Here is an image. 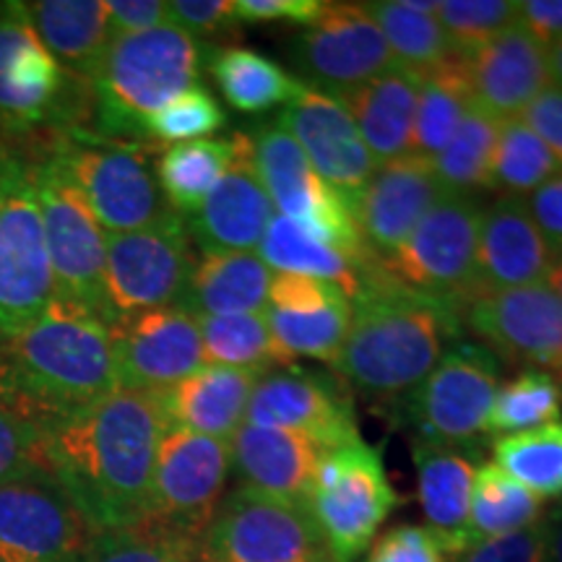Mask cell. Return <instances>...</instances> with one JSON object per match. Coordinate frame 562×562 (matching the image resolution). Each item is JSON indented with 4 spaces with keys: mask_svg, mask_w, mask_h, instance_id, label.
<instances>
[{
    "mask_svg": "<svg viewBox=\"0 0 562 562\" xmlns=\"http://www.w3.org/2000/svg\"><path fill=\"white\" fill-rule=\"evenodd\" d=\"M364 562H446V558L425 526L404 524L375 539Z\"/></svg>",
    "mask_w": 562,
    "mask_h": 562,
    "instance_id": "f907efd6",
    "label": "cell"
},
{
    "mask_svg": "<svg viewBox=\"0 0 562 562\" xmlns=\"http://www.w3.org/2000/svg\"><path fill=\"white\" fill-rule=\"evenodd\" d=\"M518 24L550 50L562 40V0H518Z\"/></svg>",
    "mask_w": 562,
    "mask_h": 562,
    "instance_id": "9f6ffc18",
    "label": "cell"
},
{
    "mask_svg": "<svg viewBox=\"0 0 562 562\" xmlns=\"http://www.w3.org/2000/svg\"><path fill=\"white\" fill-rule=\"evenodd\" d=\"M193 263L191 235L180 214L154 227L108 235L104 300L110 323L159 307H180Z\"/></svg>",
    "mask_w": 562,
    "mask_h": 562,
    "instance_id": "5bb4252c",
    "label": "cell"
},
{
    "mask_svg": "<svg viewBox=\"0 0 562 562\" xmlns=\"http://www.w3.org/2000/svg\"><path fill=\"white\" fill-rule=\"evenodd\" d=\"M117 385L108 321L55 297L37 321L0 336V398L45 435Z\"/></svg>",
    "mask_w": 562,
    "mask_h": 562,
    "instance_id": "7a4b0ae2",
    "label": "cell"
},
{
    "mask_svg": "<svg viewBox=\"0 0 562 562\" xmlns=\"http://www.w3.org/2000/svg\"><path fill=\"white\" fill-rule=\"evenodd\" d=\"M472 100L495 121H513L550 87V58L521 24L469 55Z\"/></svg>",
    "mask_w": 562,
    "mask_h": 562,
    "instance_id": "484cf974",
    "label": "cell"
},
{
    "mask_svg": "<svg viewBox=\"0 0 562 562\" xmlns=\"http://www.w3.org/2000/svg\"><path fill=\"white\" fill-rule=\"evenodd\" d=\"M0 562H3V560H0Z\"/></svg>",
    "mask_w": 562,
    "mask_h": 562,
    "instance_id": "be15d7a7",
    "label": "cell"
},
{
    "mask_svg": "<svg viewBox=\"0 0 562 562\" xmlns=\"http://www.w3.org/2000/svg\"><path fill=\"white\" fill-rule=\"evenodd\" d=\"M544 558V516L529 529L508 537L484 539L456 554L448 562H542Z\"/></svg>",
    "mask_w": 562,
    "mask_h": 562,
    "instance_id": "681fc988",
    "label": "cell"
},
{
    "mask_svg": "<svg viewBox=\"0 0 562 562\" xmlns=\"http://www.w3.org/2000/svg\"><path fill=\"white\" fill-rule=\"evenodd\" d=\"M258 250H261L258 256L263 258V263L271 271L277 269L279 273H300V277L328 281V284L339 286L349 300L355 294H360L364 279L378 266V261L368 266V269L351 263L339 250L315 240L300 224H294L292 220L279 214H273L269 227H266V235L261 245H258Z\"/></svg>",
    "mask_w": 562,
    "mask_h": 562,
    "instance_id": "836d02e7",
    "label": "cell"
},
{
    "mask_svg": "<svg viewBox=\"0 0 562 562\" xmlns=\"http://www.w3.org/2000/svg\"><path fill=\"white\" fill-rule=\"evenodd\" d=\"M195 550L199 542L144 518L125 529L97 531L81 562H195Z\"/></svg>",
    "mask_w": 562,
    "mask_h": 562,
    "instance_id": "ee69618b",
    "label": "cell"
},
{
    "mask_svg": "<svg viewBox=\"0 0 562 562\" xmlns=\"http://www.w3.org/2000/svg\"><path fill=\"white\" fill-rule=\"evenodd\" d=\"M117 385L165 393L203 368L199 318L186 307H159L110 323Z\"/></svg>",
    "mask_w": 562,
    "mask_h": 562,
    "instance_id": "d6986e66",
    "label": "cell"
},
{
    "mask_svg": "<svg viewBox=\"0 0 562 562\" xmlns=\"http://www.w3.org/2000/svg\"><path fill=\"white\" fill-rule=\"evenodd\" d=\"M469 55H453L440 66L422 74L417 115H414L412 157L432 161L451 144L459 125L472 108Z\"/></svg>",
    "mask_w": 562,
    "mask_h": 562,
    "instance_id": "d6a6232c",
    "label": "cell"
},
{
    "mask_svg": "<svg viewBox=\"0 0 562 562\" xmlns=\"http://www.w3.org/2000/svg\"><path fill=\"white\" fill-rule=\"evenodd\" d=\"M94 537L53 474L0 484V560L81 562Z\"/></svg>",
    "mask_w": 562,
    "mask_h": 562,
    "instance_id": "ac0fdd59",
    "label": "cell"
},
{
    "mask_svg": "<svg viewBox=\"0 0 562 562\" xmlns=\"http://www.w3.org/2000/svg\"><path fill=\"white\" fill-rule=\"evenodd\" d=\"M229 453L232 472L240 482L237 487L307 508L315 469L326 448L300 432L243 425L229 440Z\"/></svg>",
    "mask_w": 562,
    "mask_h": 562,
    "instance_id": "83f0119b",
    "label": "cell"
},
{
    "mask_svg": "<svg viewBox=\"0 0 562 562\" xmlns=\"http://www.w3.org/2000/svg\"><path fill=\"white\" fill-rule=\"evenodd\" d=\"M279 125L297 140L318 178L355 206L378 165L344 102L302 81L297 97L281 112Z\"/></svg>",
    "mask_w": 562,
    "mask_h": 562,
    "instance_id": "44dd1931",
    "label": "cell"
},
{
    "mask_svg": "<svg viewBox=\"0 0 562 562\" xmlns=\"http://www.w3.org/2000/svg\"><path fill=\"white\" fill-rule=\"evenodd\" d=\"M286 60L307 87L336 100L396 66L364 3H328L323 16L286 45Z\"/></svg>",
    "mask_w": 562,
    "mask_h": 562,
    "instance_id": "2e32d148",
    "label": "cell"
},
{
    "mask_svg": "<svg viewBox=\"0 0 562 562\" xmlns=\"http://www.w3.org/2000/svg\"><path fill=\"white\" fill-rule=\"evenodd\" d=\"M271 277L258 252H203L193 263L180 307L193 315L263 313Z\"/></svg>",
    "mask_w": 562,
    "mask_h": 562,
    "instance_id": "4dcf8cb0",
    "label": "cell"
},
{
    "mask_svg": "<svg viewBox=\"0 0 562 562\" xmlns=\"http://www.w3.org/2000/svg\"><path fill=\"white\" fill-rule=\"evenodd\" d=\"M326 0H235V13L243 21H290L311 26L326 11Z\"/></svg>",
    "mask_w": 562,
    "mask_h": 562,
    "instance_id": "db71d44e",
    "label": "cell"
},
{
    "mask_svg": "<svg viewBox=\"0 0 562 562\" xmlns=\"http://www.w3.org/2000/svg\"><path fill=\"white\" fill-rule=\"evenodd\" d=\"M201 45L178 26L112 37L91 79L89 131L108 138L144 140L146 121L201 74Z\"/></svg>",
    "mask_w": 562,
    "mask_h": 562,
    "instance_id": "277c9868",
    "label": "cell"
},
{
    "mask_svg": "<svg viewBox=\"0 0 562 562\" xmlns=\"http://www.w3.org/2000/svg\"><path fill=\"white\" fill-rule=\"evenodd\" d=\"M482 203L476 195H442L381 269L406 290L461 307L474 294L476 235Z\"/></svg>",
    "mask_w": 562,
    "mask_h": 562,
    "instance_id": "4fadbf2b",
    "label": "cell"
},
{
    "mask_svg": "<svg viewBox=\"0 0 562 562\" xmlns=\"http://www.w3.org/2000/svg\"><path fill=\"white\" fill-rule=\"evenodd\" d=\"M201 328L203 364L269 372L294 362L273 339L263 313L195 315Z\"/></svg>",
    "mask_w": 562,
    "mask_h": 562,
    "instance_id": "8d00e7d4",
    "label": "cell"
},
{
    "mask_svg": "<svg viewBox=\"0 0 562 562\" xmlns=\"http://www.w3.org/2000/svg\"><path fill=\"white\" fill-rule=\"evenodd\" d=\"M544 284L550 286V290L558 294V300L562 302V256L552 258V266H550V271H547Z\"/></svg>",
    "mask_w": 562,
    "mask_h": 562,
    "instance_id": "91938a15",
    "label": "cell"
},
{
    "mask_svg": "<svg viewBox=\"0 0 562 562\" xmlns=\"http://www.w3.org/2000/svg\"><path fill=\"white\" fill-rule=\"evenodd\" d=\"M492 456L495 467L524 484L539 501H562V422L495 438Z\"/></svg>",
    "mask_w": 562,
    "mask_h": 562,
    "instance_id": "60d3db41",
    "label": "cell"
},
{
    "mask_svg": "<svg viewBox=\"0 0 562 562\" xmlns=\"http://www.w3.org/2000/svg\"><path fill=\"white\" fill-rule=\"evenodd\" d=\"M165 430L159 393L115 389L47 427L42 456L91 531L125 529L149 510Z\"/></svg>",
    "mask_w": 562,
    "mask_h": 562,
    "instance_id": "6da1fadb",
    "label": "cell"
},
{
    "mask_svg": "<svg viewBox=\"0 0 562 562\" xmlns=\"http://www.w3.org/2000/svg\"><path fill=\"white\" fill-rule=\"evenodd\" d=\"M547 58H550V81L562 89V40L547 50Z\"/></svg>",
    "mask_w": 562,
    "mask_h": 562,
    "instance_id": "680465c9",
    "label": "cell"
},
{
    "mask_svg": "<svg viewBox=\"0 0 562 562\" xmlns=\"http://www.w3.org/2000/svg\"><path fill=\"white\" fill-rule=\"evenodd\" d=\"M524 201L537 229L542 232L547 248L552 250V256H562V170Z\"/></svg>",
    "mask_w": 562,
    "mask_h": 562,
    "instance_id": "816d5d0a",
    "label": "cell"
},
{
    "mask_svg": "<svg viewBox=\"0 0 562 562\" xmlns=\"http://www.w3.org/2000/svg\"><path fill=\"white\" fill-rule=\"evenodd\" d=\"M30 157L34 191L45 224L47 252L55 277V292L60 300L76 302L108 321L104 300V261H108V232L94 220L87 201L63 172L58 159L47 149L42 133L21 138Z\"/></svg>",
    "mask_w": 562,
    "mask_h": 562,
    "instance_id": "ba28073f",
    "label": "cell"
},
{
    "mask_svg": "<svg viewBox=\"0 0 562 562\" xmlns=\"http://www.w3.org/2000/svg\"><path fill=\"white\" fill-rule=\"evenodd\" d=\"M419 87L422 74L396 63L339 100L349 110L375 165H389L409 154Z\"/></svg>",
    "mask_w": 562,
    "mask_h": 562,
    "instance_id": "f546056e",
    "label": "cell"
},
{
    "mask_svg": "<svg viewBox=\"0 0 562 562\" xmlns=\"http://www.w3.org/2000/svg\"><path fill=\"white\" fill-rule=\"evenodd\" d=\"M459 315L461 326L505 362L562 372V302L544 281L474 294Z\"/></svg>",
    "mask_w": 562,
    "mask_h": 562,
    "instance_id": "e0dca14e",
    "label": "cell"
},
{
    "mask_svg": "<svg viewBox=\"0 0 562 562\" xmlns=\"http://www.w3.org/2000/svg\"><path fill=\"white\" fill-rule=\"evenodd\" d=\"M26 9L34 32L53 58L91 83L112 42L102 0H37L26 3Z\"/></svg>",
    "mask_w": 562,
    "mask_h": 562,
    "instance_id": "1f68e13d",
    "label": "cell"
},
{
    "mask_svg": "<svg viewBox=\"0 0 562 562\" xmlns=\"http://www.w3.org/2000/svg\"><path fill=\"white\" fill-rule=\"evenodd\" d=\"M263 315L273 339L292 360L311 357L331 368L339 362L351 323V300L336 284L277 271Z\"/></svg>",
    "mask_w": 562,
    "mask_h": 562,
    "instance_id": "7402d4cb",
    "label": "cell"
},
{
    "mask_svg": "<svg viewBox=\"0 0 562 562\" xmlns=\"http://www.w3.org/2000/svg\"><path fill=\"white\" fill-rule=\"evenodd\" d=\"M435 19L463 55L487 45L518 21V0H442Z\"/></svg>",
    "mask_w": 562,
    "mask_h": 562,
    "instance_id": "f6af8a7d",
    "label": "cell"
},
{
    "mask_svg": "<svg viewBox=\"0 0 562 562\" xmlns=\"http://www.w3.org/2000/svg\"><path fill=\"white\" fill-rule=\"evenodd\" d=\"M232 154H235L232 136L188 140V144H175L159 151L154 175L175 214H193L209 199L216 182L227 172Z\"/></svg>",
    "mask_w": 562,
    "mask_h": 562,
    "instance_id": "d590c367",
    "label": "cell"
},
{
    "mask_svg": "<svg viewBox=\"0 0 562 562\" xmlns=\"http://www.w3.org/2000/svg\"><path fill=\"white\" fill-rule=\"evenodd\" d=\"M562 170L554 154L547 149L544 140L526 125L521 117L501 123L492 157L490 188H497L503 195H529L544 186Z\"/></svg>",
    "mask_w": 562,
    "mask_h": 562,
    "instance_id": "b9f144b4",
    "label": "cell"
},
{
    "mask_svg": "<svg viewBox=\"0 0 562 562\" xmlns=\"http://www.w3.org/2000/svg\"><path fill=\"white\" fill-rule=\"evenodd\" d=\"M442 195L432 161L406 154L378 167L351 206L368 250L378 258L391 256Z\"/></svg>",
    "mask_w": 562,
    "mask_h": 562,
    "instance_id": "cb8c5ba5",
    "label": "cell"
},
{
    "mask_svg": "<svg viewBox=\"0 0 562 562\" xmlns=\"http://www.w3.org/2000/svg\"><path fill=\"white\" fill-rule=\"evenodd\" d=\"M167 21L191 37H220L240 30L235 0H170Z\"/></svg>",
    "mask_w": 562,
    "mask_h": 562,
    "instance_id": "c3c4849f",
    "label": "cell"
},
{
    "mask_svg": "<svg viewBox=\"0 0 562 562\" xmlns=\"http://www.w3.org/2000/svg\"><path fill=\"white\" fill-rule=\"evenodd\" d=\"M258 378L261 372L203 364L191 378L159 393L167 425L206 438L232 440L245 425V412Z\"/></svg>",
    "mask_w": 562,
    "mask_h": 562,
    "instance_id": "f1b7e54d",
    "label": "cell"
},
{
    "mask_svg": "<svg viewBox=\"0 0 562 562\" xmlns=\"http://www.w3.org/2000/svg\"><path fill=\"white\" fill-rule=\"evenodd\" d=\"M521 121L544 140V146L562 165V89L547 87L542 94L521 112Z\"/></svg>",
    "mask_w": 562,
    "mask_h": 562,
    "instance_id": "11a10c76",
    "label": "cell"
},
{
    "mask_svg": "<svg viewBox=\"0 0 562 562\" xmlns=\"http://www.w3.org/2000/svg\"><path fill=\"white\" fill-rule=\"evenodd\" d=\"M501 389V364L482 344L456 341L430 375L406 396L404 419L419 442L476 446Z\"/></svg>",
    "mask_w": 562,
    "mask_h": 562,
    "instance_id": "7c38bea8",
    "label": "cell"
},
{
    "mask_svg": "<svg viewBox=\"0 0 562 562\" xmlns=\"http://www.w3.org/2000/svg\"><path fill=\"white\" fill-rule=\"evenodd\" d=\"M560 375H562V372H560Z\"/></svg>",
    "mask_w": 562,
    "mask_h": 562,
    "instance_id": "6125c7cd",
    "label": "cell"
},
{
    "mask_svg": "<svg viewBox=\"0 0 562 562\" xmlns=\"http://www.w3.org/2000/svg\"><path fill=\"white\" fill-rule=\"evenodd\" d=\"M50 474L42 456V432L0 398V484Z\"/></svg>",
    "mask_w": 562,
    "mask_h": 562,
    "instance_id": "7dc6e473",
    "label": "cell"
},
{
    "mask_svg": "<svg viewBox=\"0 0 562 562\" xmlns=\"http://www.w3.org/2000/svg\"><path fill=\"white\" fill-rule=\"evenodd\" d=\"M414 472H417V495L425 529L438 542L442 558L451 560L469 550V510H472L474 474L480 469L476 448L463 451L432 442H412Z\"/></svg>",
    "mask_w": 562,
    "mask_h": 562,
    "instance_id": "4316f807",
    "label": "cell"
},
{
    "mask_svg": "<svg viewBox=\"0 0 562 562\" xmlns=\"http://www.w3.org/2000/svg\"><path fill=\"white\" fill-rule=\"evenodd\" d=\"M542 562H562V503L544 513V558Z\"/></svg>",
    "mask_w": 562,
    "mask_h": 562,
    "instance_id": "6f0895ef",
    "label": "cell"
},
{
    "mask_svg": "<svg viewBox=\"0 0 562 562\" xmlns=\"http://www.w3.org/2000/svg\"><path fill=\"white\" fill-rule=\"evenodd\" d=\"M364 11L383 32L398 66L425 74L459 55L435 13L414 11L406 0H375L364 3Z\"/></svg>",
    "mask_w": 562,
    "mask_h": 562,
    "instance_id": "f35d334b",
    "label": "cell"
},
{
    "mask_svg": "<svg viewBox=\"0 0 562 562\" xmlns=\"http://www.w3.org/2000/svg\"><path fill=\"white\" fill-rule=\"evenodd\" d=\"M224 125V110L214 100L209 89L195 87L167 102L165 108L154 112L146 121V138L157 144H188V140H203Z\"/></svg>",
    "mask_w": 562,
    "mask_h": 562,
    "instance_id": "bcb514c9",
    "label": "cell"
},
{
    "mask_svg": "<svg viewBox=\"0 0 562 562\" xmlns=\"http://www.w3.org/2000/svg\"><path fill=\"white\" fill-rule=\"evenodd\" d=\"M245 425L300 432L326 451L360 435L347 389L297 364L269 370L258 378Z\"/></svg>",
    "mask_w": 562,
    "mask_h": 562,
    "instance_id": "ffe728a7",
    "label": "cell"
},
{
    "mask_svg": "<svg viewBox=\"0 0 562 562\" xmlns=\"http://www.w3.org/2000/svg\"><path fill=\"white\" fill-rule=\"evenodd\" d=\"M104 9L112 37H128L170 24L165 0H108Z\"/></svg>",
    "mask_w": 562,
    "mask_h": 562,
    "instance_id": "f5cc1de1",
    "label": "cell"
},
{
    "mask_svg": "<svg viewBox=\"0 0 562 562\" xmlns=\"http://www.w3.org/2000/svg\"><path fill=\"white\" fill-rule=\"evenodd\" d=\"M552 258L524 199L501 195L482 206L474 294L542 284Z\"/></svg>",
    "mask_w": 562,
    "mask_h": 562,
    "instance_id": "d4e9b609",
    "label": "cell"
},
{
    "mask_svg": "<svg viewBox=\"0 0 562 562\" xmlns=\"http://www.w3.org/2000/svg\"><path fill=\"white\" fill-rule=\"evenodd\" d=\"M497 131H501V121H495L476 104L469 108L451 144L432 159L435 178L442 193L474 195L482 188H490Z\"/></svg>",
    "mask_w": 562,
    "mask_h": 562,
    "instance_id": "ab89813d",
    "label": "cell"
},
{
    "mask_svg": "<svg viewBox=\"0 0 562 562\" xmlns=\"http://www.w3.org/2000/svg\"><path fill=\"white\" fill-rule=\"evenodd\" d=\"M558 383H560V393H562V375H560V381H558Z\"/></svg>",
    "mask_w": 562,
    "mask_h": 562,
    "instance_id": "94428289",
    "label": "cell"
},
{
    "mask_svg": "<svg viewBox=\"0 0 562 562\" xmlns=\"http://www.w3.org/2000/svg\"><path fill=\"white\" fill-rule=\"evenodd\" d=\"M209 74L232 108L243 115H258L277 104H290L302 81L292 79L277 60L250 47H220L209 60Z\"/></svg>",
    "mask_w": 562,
    "mask_h": 562,
    "instance_id": "e575fe53",
    "label": "cell"
},
{
    "mask_svg": "<svg viewBox=\"0 0 562 562\" xmlns=\"http://www.w3.org/2000/svg\"><path fill=\"white\" fill-rule=\"evenodd\" d=\"M232 138L235 154L227 172L186 220L188 235L203 252H252L273 220V203L252 159L250 133L237 131Z\"/></svg>",
    "mask_w": 562,
    "mask_h": 562,
    "instance_id": "603a6c76",
    "label": "cell"
},
{
    "mask_svg": "<svg viewBox=\"0 0 562 562\" xmlns=\"http://www.w3.org/2000/svg\"><path fill=\"white\" fill-rule=\"evenodd\" d=\"M398 495L378 448L362 435L328 448L315 469L307 513L334 562H357L396 510Z\"/></svg>",
    "mask_w": 562,
    "mask_h": 562,
    "instance_id": "9c48e42d",
    "label": "cell"
},
{
    "mask_svg": "<svg viewBox=\"0 0 562 562\" xmlns=\"http://www.w3.org/2000/svg\"><path fill=\"white\" fill-rule=\"evenodd\" d=\"M91 83L53 58L34 32L30 9L0 3V138L89 128Z\"/></svg>",
    "mask_w": 562,
    "mask_h": 562,
    "instance_id": "5b68a950",
    "label": "cell"
},
{
    "mask_svg": "<svg viewBox=\"0 0 562 562\" xmlns=\"http://www.w3.org/2000/svg\"><path fill=\"white\" fill-rule=\"evenodd\" d=\"M229 440L167 425L154 463L149 510L144 518L199 542L227 495Z\"/></svg>",
    "mask_w": 562,
    "mask_h": 562,
    "instance_id": "9a60e30c",
    "label": "cell"
},
{
    "mask_svg": "<svg viewBox=\"0 0 562 562\" xmlns=\"http://www.w3.org/2000/svg\"><path fill=\"white\" fill-rule=\"evenodd\" d=\"M250 140L258 178L279 216L300 224L307 235L339 250L351 263L368 269L378 261L362 240L355 211L328 182L318 178L290 133L279 123H269L252 131Z\"/></svg>",
    "mask_w": 562,
    "mask_h": 562,
    "instance_id": "30bf717a",
    "label": "cell"
},
{
    "mask_svg": "<svg viewBox=\"0 0 562 562\" xmlns=\"http://www.w3.org/2000/svg\"><path fill=\"white\" fill-rule=\"evenodd\" d=\"M459 331V307L396 284L378 261L351 297L349 334L334 368L344 383L372 398H406Z\"/></svg>",
    "mask_w": 562,
    "mask_h": 562,
    "instance_id": "3957f363",
    "label": "cell"
},
{
    "mask_svg": "<svg viewBox=\"0 0 562 562\" xmlns=\"http://www.w3.org/2000/svg\"><path fill=\"white\" fill-rule=\"evenodd\" d=\"M195 562H334L305 505L237 487L224 495Z\"/></svg>",
    "mask_w": 562,
    "mask_h": 562,
    "instance_id": "8fae6325",
    "label": "cell"
},
{
    "mask_svg": "<svg viewBox=\"0 0 562 562\" xmlns=\"http://www.w3.org/2000/svg\"><path fill=\"white\" fill-rule=\"evenodd\" d=\"M560 383L547 370H524L497 389L487 435H518L560 422Z\"/></svg>",
    "mask_w": 562,
    "mask_h": 562,
    "instance_id": "7bdbcfd3",
    "label": "cell"
},
{
    "mask_svg": "<svg viewBox=\"0 0 562 562\" xmlns=\"http://www.w3.org/2000/svg\"><path fill=\"white\" fill-rule=\"evenodd\" d=\"M544 516L542 501L495 463H480L469 510V542L508 537L539 524Z\"/></svg>",
    "mask_w": 562,
    "mask_h": 562,
    "instance_id": "74e56055",
    "label": "cell"
},
{
    "mask_svg": "<svg viewBox=\"0 0 562 562\" xmlns=\"http://www.w3.org/2000/svg\"><path fill=\"white\" fill-rule=\"evenodd\" d=\"M55 297L30 157L19 140L0 138V336L30 326Z\"/></svg>",
    "mask_w": 562,
    "mask_h": 562,
    "instance_id": "52a82bcc",
    "label": "cell"
},
{
    "mask_svg": "<svg viewBox=\"0 0 562 562\" xmlns=\"http://www.w3.org/2000/svg\"><path fill=\"white\" fill-rule=\"evenodd\" d=\"M42 138L108 235L154 227L175 214L144 140L108 138L89 128L47 131Z\"/></svg>",
    "mask_w": 562,
    "mask_h": 562,
    "instance_id": "8992f818",
    "label": "cell"
}]
</instances>
